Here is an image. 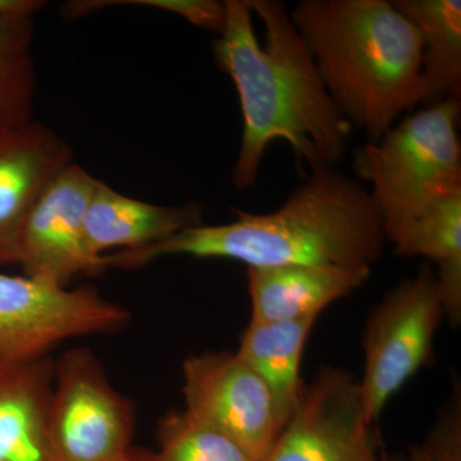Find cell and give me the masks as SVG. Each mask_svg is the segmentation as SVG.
Instances as JSON below:
<instances>
[{"instance_id": "obj_20", "label": "cell", "mask_w": 461, "mask_h": 461, "mask_svg": "<svg viewBox=\"0 0 461 461\" xmlns=\"http://www.w3.org/2000/svg\"><path fill=\"white\" fill-rule=\"evenodd\" d=\"M98 5H136L177 14L191 25L220 35L227 20L226 3L215 0H122L96 2Z\"/></svg>"}, {"instance_id": "obj_5", "label": "cell", "mask_w": 461, "mask_h": 461, "mask_svg": "<svg viewBox=\"0 0 461 461\" xmlns=\"http://www.w3.org/2000/svg\"><path fill=\"white\" fill-rule=\"evenodd\" d=\"M135 421L132 402L90 350L67 351L54 363L45 461H132Z\"/></svg>"}, {"instance_id": "obj_8", "label": "cell", "mask_w": 461, "mask_h": 461, "mask_svg": "<svg viewBox=\"0 0 461 461\" xmlns=\"http://www.w3.org/2000/svg\"><path fill=\"white\" fill-rule=\"evenodd\" d=\"M384 454L364 411L359 381L344 369L323 368L304 384L263 461H381Z\"/></svg>"}, {"instance_id": "obj_13", "label": "cell", "mask_w": 461, "mask_h": 461, "mask_svg": "<svg viewBox=\"0 0 461 461\" xmlns=\"http://www.w3.org/2000/svg\"><path fill=\"white\" fill-rule=\"evenodd\" d=\"M199 224L202 208L195 203L154 205L124 196L98 180L85 217V235L90 253L104 257L112 249L150 247Z\"/></svg>"}, {"instance_id": "obj_21", "label": "cell", "mask_w": 461, "mask_h": 461, "mask_svg": "<svg viewBox=\"0 0 461 461\" xmlns=\"http://www.w3.org/2000/svg\"><path fill=\"white\" fill-rule=\"evenodd\" d=\"M435 461H461L460 395L437 420L426 444L421 446Z\"/></svg>"}, {"instance_id": "obj_12", "label": "cell", "mask_w": 461, "mask_h": 461, "mask_svg": "<svg viewBox=\"0 0 461 461\" xmlns=\"http://www.w3.org/2000/svg\"><path fill=\"white\" fill-rule=\"evenodd\" d=\"M372 269L321 266L248 268L253 321L318 318L333 303L363 287Z\"/></svg>"}, {"instance_id": "obj_16", "label": "cell", "mask_w": 461, "mask_h": 461, "mask_svg": "<svg viewBox=\"0 0 461 461\" xmlns=\"http://www.w3.org/2000/svg\"><path fill=\"white\" fill-rule=\"evenodd\" d=\"M317 318L253 321L242 332L236 355L263 379L275 396L285 423L295 408L304 382L303 355Z\"/></svg>"}, {"instance_id": "obj_2", "label": "cell", "mask_w": 461, "mask_h": 461, "mask_svg": "<svg viewBox=\"0 0 461 461\" xmlns=\"http://www.w3.org/2000/svg\"><path fill=\"white\" fill-rule=\"evenodd\" d=\"M236 220L189 227L139 250L104 257L107 267L139 269L163 257L230 259L248 268L280 266L372 269L386 244L362 182L335 167L317 169L271 213L235 211Z\"/></svg>"}, {"instance_id": "obj_25", "label": "cell", "mask_w": 461, "mask_h": 461, "mask_svg": "<svg viewBox=\"0 0 461 461\" xmlns=\"http://www.w3.org/2000/svg\"><path fill=\"white\" fill-rule=\"evenodd\" d=\"M132 461H153L151 460L150 454L138 453L135 451Z\"/></svg>"}, {"instance_id": "obj_18", "label": "cell", "mask_w": 461, "mask_h": 461, "mask_svg": "<svg viewBox=\"0 0 461 461\" xmlns=\"http://www.w3.org/2000/svg\"><path fill=\"white\" fill-rule=\"evenodd\" d=\"M33 29L32 17L0 16V127L33 121Z\"/></svg>"}, {"instance_id": "obj_15", "label": "cell", "mask_w": 461, "mask_h": 461, "mask_svg": "<svg viewBox=\"0 0 461 461\" xmlns=\"http://www.w3.org/2000/svg\"><path fill=\"white\" fill-rule=\"evenodd\" d=\"M421 41L420 104L460 99V0H393Z\"/></svg>"}, {"instance_id": "obj_9", "label": "cell", "mask_w": 461, "mask_h": 461, "mask_svg": "<svg viewBox=\"0 0 461 461\" xmlns=\"http://www.w3.org/2000/svg\"><path fill=\"white\" fill-rule=\"evenodd\" d=\"M185 411L266 459L285 426L275 396L238 355L205 351L182 364Z\"/></svg>"}, {"instance_id": "obj_3", "label": "cell", "mask_w": 461, "mask_h": 461, "mask_svg": "<svg viewBox=\"0 0 461 461\" xmlns=\"http://www.w3.org/2000/svg\"><path fill=\"white\" fill-rule=\"evenodd\" d=\"M291 21L336 107L377 141L420 104V32L388 0H302Z\"/></svg>"}, {"instance_id": "obj_24", "label": "cell", "mask_w": 461, "mask_h": 461, "mask_svg": "<svg viewBox=\"0 0 461 461\" xmlns=\"http://www.w3.org/2000/svg\"><path fill=\"white\" fill-rule=\"evenodd\" d=\"M381 461H408V459H405V457L399 456V455L384 453V456H382Z\"/></svg>"}, {"instance_id": "obj_7", "label": "cell", "mask_w": 461, "mask_h": 461, "mask_svg": "<svg viewBox=\"0 0 461 461\" xmlns=\"http://www.w3.org/2000/svg\"><path fill=\"white\" fill-rule=\"evenodd\" d=\"M126 308L94 288L68 290L38 276L0 273V360L27 363L50 357L69 339L114 332L126 326Z\"/></svg>"}, {"instance_id": "obj_22", "label": "cell", "mask_w": 461, "mask_h": 461, "mask_svg": "<svg viewBox=\"0 0 461 461\" xmlns=\"http://www.w3.org/2000/svg\"><path fill=\"white\" fill-rule=\"evenodd\" d=\"M45 5L42 0H0V16L33 17Z\"/></svg>"}, {"instance_id": "obj_11", "label": "cell", "mask_w": 461, "mask_h": 461, "mask_svg": "<svg viewBox=\"0 0 461 461\" xmlns=\"http://www.w3.org/2000/svg\"><path fill=\"white\" fill-rule=\"evenodd\" d=\"M72 157L68 144L44 124L0 127V266L20 262L27 217Z\"/></svg>"}, {"instance_id": "obj_17", "label": "cell", "mask_w": 461, "mask_h": 461, "mask_svg": "<svg viewBox=\"0 0 461 461\" xmlns=\"http://www.w3.org/2000/svg\"><path fill=\"white\" fill-rule=\"evenodd\" d=\"M391 244L397 256L437 264L436 280L444 315L461 321V193L453 194L412 222Z\"/></svg>"}, {"instance_id": "obj_10", "label": "cell", "mask_w": 461, "mask_h": 461, "mask_svg": "<svg viewBox=\"0 0 461 461\" xmlns=\"http://www.w3.org/2000/svg\"><path fill=\"white\" fill-rule=\"evenodd\" d=\"M98 180L72 162L45 187L23 227L20 264L27 276L66 286L107 269L87 248L85 217Z\"/></svg>"}, {"instance_id": "obj_6", "label": "cell", "mask_w": 461, "mask_h": 461, "mask_svg": "<svg viewBox=\"0 0 461 461\" xmlns=\"http://www.w3.org/2000/svg\"><path fill=\"white\" fill-rule=\"evenodd\" d=\"M442 315L436 273L429 267L391 288L373 308L363 333L359 382L371 423L375 424L388 402L429 363Z\"/></svg>"}, {"instance_id": "obj_19", "label": "cell", "mask_w": 461, "mask_h": 461, "mask_svg": "<svg viewBox=\"0 0 461 461\" xmlns=\"http://www.w3.org/2000/svg\"><path fill=\"white\" fill-rule=\"evenodd\" d=\"M158 442L153 461H258L235 439L185 411L160 420Z\"/></svg>"}, {"instance_id": "obj_1", "label": "cell", "mask_w": 461, "mask_h": 461, "mask_svg": "<svg viewBox=\"0 0 461 461\" xmlns=\"http://www.w3.org/2000/svg\"><path fill=\"white\" fill-rule=\"evenodd\" d=\"M214 41L218 68L238 91L242 135L232 171L236 189L253 187L264 154L285 141L312 172L344 159L353 127L321 83L313 57L278 0H227Z\"/></svg>"}, {"instance_id": "obj_23", "label": "cell", "mask_w": 461, "mask_h": 461, "mask_svg": "<svg viewBox=\"0 0 461 461\" xmlns=\"http://www.w3.org/2000/svg\"><path fill=\"white\" fill-rule=\"evenodd\" d=\"M408 461H435L430 457V455L424 450L421 446H417V447H412L411 450V455H409Z\"/></svg>"}, {"instance_id": "obj_14", "label": "cell", "mask_w": 461, "mask_h": 461, "mask_svg": "<svg viewBox=\"0 0 461 461\" xmlns=\"http://www.w3.org/2000/svg\"><path fill=\"white\" fill-rule=\"evenodd\" d=\"M54 363L0 360V461H45Z\"/></svg>"}, {"instance_id": "obj_4", "label": "cell", "mask_w": 461, "mask_h": 461, "mask_svg": "<svg viewBox=\"0 0 461 461\" xmlns=\"http://www.w3.org/2000/svg\"><path fill=\"white\" fill-rule=\"evenodd\" d=\"M459 118L460 99L426 105L355 150V175L371 186L386 241L437 203L461 193Z\"/></svg>"}]
</instances>
